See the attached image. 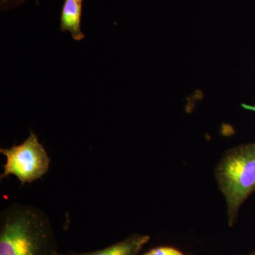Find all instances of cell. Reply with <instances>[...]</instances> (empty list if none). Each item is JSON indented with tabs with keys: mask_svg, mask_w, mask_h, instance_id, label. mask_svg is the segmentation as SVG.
I'll return each mask as SVG.
<instances>
[{
	"mask_svg": "<svg viewBox=\"0 0 255 255\" xmlns=\"http://www.w3.org/2000/svg\"><path fill=\"white\" fill-rule=\"evenodd\" d=\"M0 255H61L47 215L36 206L16 203L2 211Z\"/></svg>",
	"mask_w": 255,
	"mask_h": 255,
	"instance_id": "6da1fadb",
	"label": "cell"
},
{
	"mask_svg": "<svg viewBox=\"0 0 255 255\" xmlns=\"http://www.w3.org/2000/svg\"><path fill=\"white\" fill-rule=\"evenodd\" d=\"M216 177L227 204L228 223L232 226L242 204L255 191V143L226 152L216 169Z\"/></svg>",
	"mask_w": 255,
	"mask_h": 255,
	"instance_id": "7a4b0ae2",
	"label": "cell"
},
{
	"mask_svg": "<svg viewBox=\"0 0 255 255\" xmlns=\"http://www.w3.org/2000/svg\"><path fill=\"white\" fill-rule=\"evenodd\" d=\"M0 152L6 157L1 180L13 175L22 184L33 183L41 179L49 169L48 152L33 131L22 143L10 148H1Z\"/></svg>",
	"mask_w": 255,
	"mask_h": 255,
	"instance_id": "3957f363",
	"label": "cell"
},
{
	"mask_svg": "<svg viewBox=\"0 0 255 255\" xmlns=\"http://www.w3.org/2000/svg\"><path fill=\"white\" fill-rule=\"evenodd\" d=\"M150 239V236L147 235L135 233L103 249L85 253L69 252L66 254L61 253V255H139Z\"/></svg>",
	"mask_w": 255,
	"mask_h": 255,
	"instance_id": "277c9868",
	"label": "cell"
},
{
	"mask_svg": "<svg viewBox=\"0 0 255 255\" xmlns=\"http://www.w3.org/2000/svg\"><path fill=\"white\" fill-rule=\"evenodd\" d=\"M82 6L77 0H65L60 16V31L70 32L77 41L85 37L81 30Z\"/></svg>",
	"mask_w": 255,
	"mask_h": 255,
	"instance_id": "5b68a950",
	"label": "cell"
},
{
	"mask_svg": "<svg viewBox=\"0 0 255 255\" xmlns=\"http://www.w3.org/2000/svg\"><path fill=\"white\" fill-rule=\"evenodd\" d=\"M141 255H184L182 252L172 247L164 246L150 250Z\"/></svg>",
	"mask_w": 255,
	"mask_h": 255,
	"instance_id": "8992f818",
	"label": "cell"
},
{
	"mask_svg": "<svg viewBox=\"0 0 255 255\" xmlns=\"http://www.w3.org/2000/svg\"><path fill=\"white\" fill-rule=\"evenodd\" d=\"M26 0H0L1 10H6L11 9L13 7L19 6L23 4Z\"/></svg>",
	"mask_w": 255,
	"mask_h": 255,
	"instance_id": "52a82bcc",
	"label": "cell"
},
{
	"mask_svg": "<svg viewBox=\"0 0 255 255\" xmlns=\"http://www.w3.org/2000/svg\"><path fill=\"white\" fill-rule=\"evenodd\" d=\"M77 1H78L79 2L82 3L83 2V0H77Z\"/></svg>",
	"mask_w": 255,
	"mask_h": 255,
	"instance_id": "ba28073f",
	"label": "cell"
},
{
	"mask_svg": "<svg viewBox=\"0 0 255 255\" xmlns=\"http://www.w3.org/2000/svg\"><path fill=\"white\" fill-rule=\"evenodd\" d=\"M248 255H255V252H253V253H251V254H249Z\"/></svg>",
	"mask_w": 255,
	"mask_h": 255,
	"instance_id": "9c48e42d",
	"label": "cell"
}]
</instances>
